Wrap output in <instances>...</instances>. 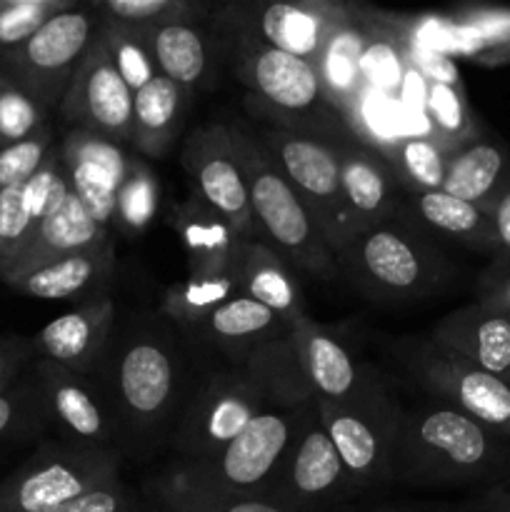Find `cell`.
I'll use <instances>...</instances> for the list:
<instances>
[{
  "label": "cell",
  "mask_w": 510,
  "mask_h": 512,
  "mask_svg": "<svg viewBox=\"0 0 510 512\" xmlns=\"http://www.w3.org/2000/svg\"><path fill=\"white\" fill-rule=\"evenodd\" d=\"M365 512H453V510L425 508V505H375V508H370Z\"/></svg>",
  "instance_id": "52"
},
{
  "label": "cell",
  "mask_w": 510,
  "mask_h": 512,
  "mask_svg": "<svg viewBox=\"0 0 510 512\" xmlns=\"http://www.w3.org/2000/svg\"><path fill=\"white\" fill-rule=\"evenodd\" d=\"M110 230L100 228L93 220V215L85 210V205L75 198V193L70 190L68 198L63 200L60 208H55L53 213L45 220H40L38 228L30 235L28 245L20 253V258L15 260L13 268L8 270V275H3L5 280L15 278V275H23L28 270L40 268L45 263H53V260L65 258L70 253H80V250L98 248V245L110 243Z\"/></svg>",
  "instance_id": "28"
},
{
  "label": "cell",
  "mask_w": 510,
  "mask_h": 512,
  "mask_svg": "<svg viewBox=\"0 0 510 512\" xmlns=\"http://www.w3.org/2000/svg\"><path fill=\"white\" fill-rule=\"evenodd\" d=\"M55 512H145L140 490H130L123 478H113Z\"/></svg>",
  "instance_id": "47"
},
{
  "label": "cell",
  "mask_w": 510,
  "mask_h": 512,
  "mask_svg": "<svg viewBox=\"0 0 510 512\" xmlns=\"http://www.w3.org/2000/svg\"><path fill=\"white\" fill-rule=\"evenodd\" d=\"M160 208V178L150 163L133 153L123 185L115 198L113 225L125 238H140L153 225ZM110 225V228H113Z\"/></svg>",
  "instance_id": "38"
},
{
  "label": "cell",
  "mask_w": 510,
  "mask_h": 512,
  "mask_svg": "<svg viewBox=\"0 0 510 512\" xmlns=\"http://www.w3.org/2000/svg\"><path fill=\"white\" fill-rule=\"evenodd\" d=\"M98 38L100 43L105 45V50H108L110 60H113L120 78L125 80V85H128L133 93H138L143 85H148L150 80L160 75L158 63H155L153 53H150L148 43H145V38L140 35V30L100 18Z\"/></svg>",
  "instance_id": "40"
},
{
  "label": "cell",
  "mask_w": 510,
  "mask_h": 512,
  "mask_svg": "<svg viewBox=\"0 0 510 512\" xmlns=\"http://www.w3.org/2000/svg\"><path fill=\"white\" fill-rule=\"evenodd\" d=\"M213 38L230 58L240 83L248 88L245 105L250 113L270 120L275 128H288L295 133L320 135L328 140L353 138L325 100L313 63L243 35L215 33Z\"/></svg>",
  "instance_id": "3"
},
{
  "label": "cell",
  "mask_w": 510,
  "mask_h": 512,
  "mask_svg": "<svg viewBox=\"0 0 510 512\" xmlns=\"http://www.w3.org/2000/svg\"><path fill=\"white\" fill-rule=\"evenodd\" d=\"M398 213L418 225L423 233L443 235L475 253L495 255L498 250L493 215L465 200L453 198L445 190L405 193V198H400Z\"/></svg>",
  "instance_id": "26"
},
{
  "label": "cell",
  "mask_w": 510,
  "mask_h": 512,
  "mask_svg": "<svg viewBox=\"0 0 510 512\" xmlns=\"http://www.w3.org/2000/svg\"><path fill=\"white\" fill-rule=\"evenodd\" d=\"M48 425V410L33 373L0 393V440L33 438Z\"/></svg>",
  "instance_id": "41"
},
{
  "label": "cell",
  "mask_w": 510,
  "mask_h": 512,
  "mask_svg": "<svg viewBox=\"0 0 510 512\" xmlns=\"http://www.w3.org/2000/svg\"><path fill=\"white\" fill-rule=\"evenodd\" d=\"M510 475V443L453 405L400 408L390 478L413 488H453Z\"/></svg>",
  "instance_id": "2"
},
{
  "label": "cell",
  "mask_w": 510,
  "mask_h": 512,
  "mask_svg": "<svg viewBox=\"0 0 510 512\" xmlns=\"http://www.w3.org/2000/svg\"><path fill=\"white\" fill-rule=\"evenodd\" d=\"M123 460L93 445L43 440L0 480V512H55L88 490L120 478Z\"/></svg>",
  "instance_id": "10"
},
{
  "label": "cell",
  "mask_w": 510,
  "mask_h": 512,
  "mask_svg": "<svg viewBox=\"0 0 510 512\" xmlns=\"http://www.w3.org/2000/svg\"><path fill=\"white\" fill-rule=\"evenodd\" d=\"M393 358L430 400L453 405L510 443V383L435 343L430 335L400 338Z\"/></svg>",
  "instance_id": "9"
},
{
  "label": "cell",
  "mask_w": 510,
  "mask_h": 512,
  "mask_svg": "<svg viewBox=\"0 0 510 512\" xmlns=\"http://www.w3.org/2000/svg\"><path fill=\"white\" fill-rule=\"evenodd\" d=\"M430 338L463 355L485 373L510 378V313L485 303H470L445 315Z\"/></svg>",
  "instance_id": "23"
},
{
  "label": "cell",
  "mask_w": 510,
  "mask_h": 512,
  "mask_svg": "<svg viewBox=\"0 0 510 512\" xmlns=\"http://www.w3.org/2000/svg\"><path fill=\"white\" fill-rule=\"evenodd\" d=\"M133 95L98 38L75 70L58 105V115L68 128L88 130L118 145H130Z\"/></svg>",
  "instance_id": "16"
},
{
  "label": "cell",
  "mask_w": 510,
  "mask_h": 512,
  "mask_svg": "<svg viewBox=\"0 0 510 512\" xmlns=\"http://www.w3.org/2000/svg\"><path fill=\"white\" fill-rule=\"evenodd\" d=\"M60 158L75 198L85 205L100 228L110 230L115 198L133 153H128L125 145L100 138L88 130L68 128V133L60 138Z\"/></svg>",
  "instance_id": "18"
},
{
  "label": "cell",
  "mask_w": 510,
  "mask_h": 512,
  "mask_svg": "<svg viewBox=\"0 0 510 512\" xmlns=\"http://www.w3.org/2000/svg\"><path fill=\"white\" fill-rule=\"evenodd\" d=\"M203 23L208 20H183V23H165L140 30L158 63L160 75L193 95L208 80L213 53L218 50V43Z\"/></svg>",
  "instance_id": "32"
},
{
  "label": "cell",
  "mask_w": 510,
  "mask_h": 512,
  "mask_svg": "<svg viewBox=\"0 0 510 512\" xmlns=\"http://www.w3.org/2000/svg\"><path fill=\"white\" fill-rule=\"evenodd\" d=\"M340 278L373 303H408L438 295L450 283L448 258L405 215L355 235L335 253Z\"/></svg>",
  "instance_id": "5"
},
{
  "label": "cell",
  "mask_w": 510,
  "mask_h": 512,
  "mask_svg": "<svg viewBox=\"0 0 510 512\" xmlns=\"http://www.w3.org/2000/svg\"><path fill=\"white\" fill-rule=\"evenodd\" d=\"M145 512H290L265 498L243 495H208L185 488L163 473L153 475L140 485Z\"/></svg>",
  "instance_id": "35"
},
{
  "label": "cell",
  "mask_w": 510,
  "mask_h": 512,
  "mask_svg": "<svg viewBox=\"0 0 510 512\" xmlns=\"http://www.w3.org/2000/svg\"><path fill=\"white\" fill-rule=\"evenodd\" d=\"M423 113L425 130L438 140L448 153L470 143L483 133L468 105L463 85H443L423 80Z\"/></svg>",
  "instance_id": "36"
},
{
  "label": "cell",
  "mask_w": 510,
  "mask_h": 512,
  "mask_svg": "<svg viewBox=\"0 0 510 512\" xmlns=\"http://www.w3.org/2000/svg\"><path fill=\"white\" fill-rule=\"evenodd\" d=\"M468 512H510V488L493 485L478 500L468 505Z\"/></svg>",
  "instance_id": "51"
},
{
  "label": "cell",
  "mask_w": 510,
  "mask_h": 512,
  "mask_svg": "<svg viewBox=\"0 0 510 512\" xmlns=\"http://www.w3.org/2000/svg\"><path fill=\"white\" fill-rule=\"evenodd\" d=\"M313 415L315 403L295 410H268L210 458L188 465L168 463L160 473L200 493L268 500L290 448Z\"/></svg>",
  "instance_id": "6"
},
{
  "label": "cell",
  "mask_w": 510,
  "mask_h": 512,
  "mask_svg": "<svg viewBox=\"0 0 510 512\" xmlns=\"http://www.w3.org/2000/svg\"><path fill=\"white\" fill-rule=\"evenodd\" d=\"M95 13L113 23L143 30L183 20H210V8L195 0H95Z\"/></svg>",
  "instance_id": "39"
},
{
  "label": "cell",
  "mask_w": 510,
  "mask_h": 512,
  "mask_svg": "<svg viewBox=\"0 0 510 512\" xmlns=\"http://www.w3.org/2000/svg\"><path fill=\"white\" fill-rule=\"evenodd\" d=\"M228 130L248 188L258 240L273 248L293 270L325 283L338 280L340 270L333 248L325 243L308 205L280 173L263 143L255 138V133L235 123H228Z\"/></svg>",
  "instance_id": "4"
},
{
  "label": "cell",
  "mask_w": 510,
  "mask_h": 512,
  "mask_svg": "<svg viewBox=\"0 0 510 512\" xmlns=\"http://www.w3.org/2000/svg\"><path fill=\"white\" fill-rule=\"evenodd\" d=\"M170 228L188 255V275H235L243 238L198 195L175 205Z\"/></svg>",
  "instance_id": "25"
},
{
  "label": "cell",
  "mask_w": 510,
  "mask_h": 512,
  "mask_svg": "<svg viewBox=\"0 0 510 512\" xmlns=\"http://www.w3.org/2000/svg\"><path fill=\"white\" fill-rule=\"evenodd\" d=\"M355 498L360 495L315 413L290 448L268 500L290 512H348Z\"/></svg>",
  "instance_id": "14"
},
{
  "label": "cell",
  "mask_w": 510,
  "mask_h": 512,
  "mask_svg": "<svg viewBox=\"0 0 510 512\" xmlns=\"http://www.w3.org/2000/svg\"><path fill=\"white\" fill-rule=\"evenodd\" d=\"M365 40H368V10L350 5L345 18L330 33L323 53L313 63L325 100L338 113L343 125L358 98Z\"/></svg>",
  "instance_id": "31"
},
{
  "label": "cell",
  "mask_w": 510,
  "mask_h": 512,
  "mask_svg": "<svg viewBox=\"0 0 510 512\" xmlns=\"http://www.w3.org/2000/svg\"><path fill=\"white\" fill-rule=\"evenodd\" d=\"M493 225H495V243H498V250H495L493 255V263L510 265V180L503 188V193H500V198L495 200Z\"/></svg>",
  "instance_id": "50"
},
{
  "label": "cell",
  "mask_w": 510,
  "mask_h": 512,
  "mask_svg": "<svg viewBox=\"0 0 510 512\" xmlns=\"http://www.w3.org/2000/svg\"><path fill=\"white\" fill-rule=\"evenodd\" d=\"M508 383H510V378H508Z\"/></svg>",
  "instance_id": "54"
},
{
  "label": "cell",
  "mask_w": 510,
  "mask_h": 512,
  "mask_svg": "<svg viewBox=\"0 0 510 512\" xmlns=\"http://www.w3.org/2000/svg\"><path fill=\"white\" fill-rule=\"evenodd\" d=\"M235 295H240L235 275H188L165 288L160 313L188 335Z\"/></svg>",
  "instance_id": "34"
},
{
  "label": "cell",
  "mask_w": 510,
  "mask_h": 512,
  "mask_svg": "<svg viewBox=\"0 0 510 512\" xmlns=\"http://www.w3.org/2000/svg\"><path fill=\"white\" fill-rule=\"evenodd\" d=\"M48 118L50 110L43 103L0 75V150L35 135L50 125Z\"/></svg>",
  "instance_id": "42"
},
{
  "label": "cell",
  "mask_w": 510,
  "mask_h": 512,
  "mask_svg": "<svg viewBox=\"0 0 510 512\" xmlns=\"http://www.w3.org/2000/svg\"><path fill=\"white\" fill-rule=\"evenodd\" d=\"M235 280L240 293L273 310L285 323L293 325L308 315L298 275L263 240H243L235 263Z\"/></svg>",
  "instance_id": "30"
},
{
  "label": "cell",
  "mask_w": 510,
  "mask_h": 512,
  "mask_svg": "<svg viewBox=\"0 0 510 512\" xmlns=\"http://www.w3.org/2000/svg\"><path fill=\"white\" fill-rule=\"evenodd\" d=\"M335 150L345 200L360 233L393 220L400 208V185L383 155L355 138L335 140Z\"/></svg>",
  "instance_id": "22"
},
{
  "label": "cell",
  "mask_w": 510,
  "mask_h": 512,
  "mask_svg": "<svg viewBox=\"0 0 510 512\" xmlns=\"http://www.w3.org/2000/svg\"><path fill=\"white\" fill-rule=\"evenodd\" d=\"M35 223L23 200V185L0 190V278L8 275L28 245Z\"/></svg>",
  "instance_id": "45"
},
{
  "label": "cell",
  "mask_w": 510,
  "mask_h": 512,
  "mask_svg": "<svg viewBox=\"0 0 510 512\" xmlns=\"http://www.w3.org/2000/svg\"><path fill=\"white\" fill-rule=\"evenodd\" d=\"M55 143H58V138H55L53 125H45L30 138L0 150V190L23 185L25 180H30V175L43 165Z\"/></svg>",
  "instance_id": "46"
},
{
  "label": "cell",
  "mask_w": 510,
  "mask_h": 512,
  "mask_svg": "<svg viewBox=\"0 0 510 512\" xmlns=\"http://www.w3.org/2000/svg\"><path fill=\"white\" fill-rule=\"evenodd\" d=\"M180 165L195 185V195L220 218L228 220L243 240H258L243 170L230 140L228 123L195 128L180 148Z\"/></svg>",
  "instance_id": "15"
},
{
  "label": "cell",
  "mask_w": 510,
  "mask_h": 512,
  "mask_svg": "<svg viewBox=\"0 0 510 512\" xmlns=\"http://www.w3.org/2000/svg\"><path fill=\"white\" fill-rule=\"evenodd\" d=\"M193 93L165 75L150 80L133 95L130 148L145 160H163L180 138Z\"/></svg>",
  "instance_id": "29"
},
{
  "label": "cell",
  "mask_w": 510,
  "mask_h": 512,
  "mask_svg": "<svg viewBox=\"0 0 510 512\" xmlns=\"http://www.w3.org/2000/svg\"><path fill=\"white\" fill-rule=\"evenodd\" d=\"M293 333L305 373L315 390V400L345 403L358 395L368 385V380L378 373L373 365L358 363L345 350V345L328 328L315 323L310 315L295 320Z\"/></svg>",
  "instance_id": "24"
},
{
  "label": "cell",
  "mask_w": 510,
  "mask_h": 512,
  "mask_svg": "<svg viewBox=\"0 0 510 512\" xmlns=\"http://www.w3.org/2000/svg\"><path fill=\"white\" fill-rule=\"evenodd\" d=\"M98 33L100 15L93 5H75L48 20L23 45L3 50L0 75L20 85L50 113H58L60 100Z\"/></svg>",
  "instance_id": "12"
},
{
  "label": "cell",
  "mask_w": 510,
  "mask_h": 512,
  "mask_svg": "<svg viewBox=\"0 0 510 512\" xmlns=\"http://www.w3.org/2000/svg\"><path fill=\"white\" fill-rule=\"evenodd\" d=\"M255 138L263 143L300 200L308 205L325 243L333 248V253H340L355 235H360V228L343 193L335 140L275 125L260 130Z\"/></svg>",
  "instance_id": "11"
},
{
  "label": "cell",
  "mask_w": 510,
  "mask_h": 512,
  "mask_svg": "<svg viewBox=\"0 0 510 512\" xmlns=\"http://www.w3.org/2000/svg\"><path fill=\"white\" fill-rule=\"evenodd\" d=\"M383 158L405 193L443 190L448 150L430 135H405Z\"/></svg>",
  "instance_id": "37"
},
{
  "label": "cell",
  "mask_w": 510,
  "mask_h": 512,
  "mask_svg": "<svg viewBox=\"0 0 510 512\" xmlns=\"http://www.w3.org/2000/svg\"><path fill=\"white\" fill-rule=\"evenodd\" d=\"M510 180V148L493 135H478L448 153L443 190L493 215L495 200Z\"/></svg>",
  "instance_id": "27"
},
{
  "label": "cell",
  "mask_w": 510,
  "mask_h": 512,
  "mask_svg": "<svg viewBox=\"0 0 510 512\" xmlns=\"http://www.w3.org/2000/svg\"><path fill=\"white\" fill-rule=\"evenodd\" d=\"M400 408L403 405L390 395L380 373H375L368 385L345 403L315 400L320 425L338 450L350 485L358 495L393 485L390 458Z\"/></svg>",
  "instance_id": "7"
},
{
  "label": "cell",
  "mask_w": 510,
  "mask_h": 512,
  "mask_svg": "<svg viewBox=\"0 0 510 512\" xmlns=\"http://www.w3.org/2000/svg\"><path fill=\"white\" fill-rule=\"evenodd\" d=\"M268 410V400L243 365H208L175 425L170 463L188 465L210 458Z\"/></svg>",
  "instance_id": "8"
},
{
  "label": "cell",
  "mask_w": 510,
  "mask_h": 512,
  "mask_svg": "<svg viewBox=\"0 0 510 512\" xmlns=\"http://www.w3.org/2000/svg\"><path fill=\"white\" fill-rule=\"evenodd\" d=\"M243 368L258 383L270 410H295L315 403V390L305 373L293 325L255 348Z\"/></svg>",
  "instance_id": "33"
},
{
  "label": "cell",
  "mask_w": 510,
  "mask_h": 512,
  "mask_svg": "<svg viewBox=\"0 0 510 512\" xmlns=\"http://www.w3.org/2000/svg\"><path fill=\"white\" fill-rule=\"evenodd\" d=\"M115 243L70 253L65 258L45 263L23 275L5 280L10 290L33 300H55V303L85 305L108 298L115 283Z\"/></svg>",
  "instance_id": "20"
},
{
  "label": "cell",
  "mask_w": 510,
  "mask_h": 512,
  "mask_svg": "<svg viewBox=\"0 0 510 512\" xmlns=\"http://www.w3.org/2000/svg\"><path fill=\"white\" fill-rule=\"evenodd\" d=\"M75 0H3L0 8V53L33 38L48 20L75 8Z\"/></svg>",
  "instance_id": "43"
},
{
  "label": "cell",
  "mask_w": 510,
  "mask_h": 512,
  "mask_svg": "<svg viewBox=\"0 0 510 512\" xmlns=\"http://www.w3.org/2000/svg\"><path fill=\"white\" fill-rule=\"evenodd\" d=\"M115 325H118V305L108 295L58 315L35 338H30V343L38 358L53 360L73 373L90 378L105 358Z\"/></svg>",
  "instance_id": "19"
},
{
  "label": "cell",
  "mask_w": 510,
  "mask_h": 512,
  "mask_svg": "<svg viewBox=\"0 0 510 512\" xmlns=\"http://www.w3.org/2000/svg\"><path fill=\"white\" fill-rule=\"evenodd\" d=\"M205 363L163 313L118 318L113 340L90 375L118 433L123 460L165 453L185 405L193 398Z\"/></svg>",
  "instance_id": "1"
},
{
  "label": "cell",
  "mask_w": 510,
  "mask_h": 512,
  "mask_svg": "<svg viewBox=\"0 0 510 512\" xmlns=\"http://www.w3.org/2000/svg\"><path fill=\"white\" fill-rule=\"evenodd\" d=\"M68 195H70V183L63 168V158H60V140H58L55 148L48 153V158L43 160V165L30 175V180H25L23 183L25 208H28L35 228H38L40 220L48 218L55 208H60Z\"/></svg>",
  "instance_id": "44"
},
{
  "label": "cell",
  "mask_w": 510,
  "mask_h": 512,
  "mask_svg": "<svg viewBox=\"0 0 510 512\" xmlns=\"http://www.w3.org/2000/svg\"><path fill=\"white\" fill-rule=\"evenodd\" d=\"M288 328L280 315L240 293L183 338L205 363L243 365L255 348Z\"/></svg>",
  "instance_id": "21"
},
{
  "label": "cell",
  "mask_w": 510,
  "mask_h": 512,
  "mask_svg": "<svg viewBox=\"0 0 510 512\" xmlns=\"http://www.w3.org/2000/svg\"><path fill=\"white\" fill-rule=\"evenodd\" d=\"M30 358H38L30 340L25 338H0V393L13 388L20 380Z\"/></svg>",
  "instance_id": "48"
},
{
  "label": "cell",
  "mask_w": 510,
  "mask_h": 512,
  "mask_svg": "<svg viewBox=\"0 0 510 512\" xmlns=\"http://www.w3.org/2000/svg\"><path fill=\"white\" fill-rule=\"evenodd\" d=\"M33 375L43 393L50 425L58 430L60 440L93 445L120 458L115 423L93 380L45 358L33 360Z\"/></svg>",
  "instance_id": "17"
},
{
  "label": "cell",
  "mask_w": 510,
  "mask_h": 512,
  "mask_svg": "<svg viewBox=\"0 0 510 512\" xmlns=\"http://www.w3.org/2000/svg\"><path fill=\"white\" fill-rule=\"evenodd\" d=\"M348 8V3H333V0L228 3L213 10L210 25L215 33L243 35L315 63Z\"/></svg>",
  "instance_id": "13"
},
{
  "label": "cell",
  "mask_w": 510,
  "mask_h": 512,
  "mask_svg": "<svg viewBox=\"0 0 510 512\" xmlns=\"http://www.w3.org/2000/svg\"><path fill=\"white\" fill-rule=\"evenodd\" d=\"M475 295H478V303H485L498 310H508L510 313V265L490 263L480 273Z\"/></svg>",
  "instance_id": "49"
},
{
  "label": "cell",
  "mask_w": 510,
  "mask_h": 512,
  "mask_svg": "<svg viewBox=\"0 0 510 512\" xmlns=\"http://www.w3.org/2000/svg\"><path fill=\"white\" fill-rule=\"evenodd\" d=\"M0 8H3V0H0Z\"/></svg>",
  "instance_id": "53"
}]
</instances>
